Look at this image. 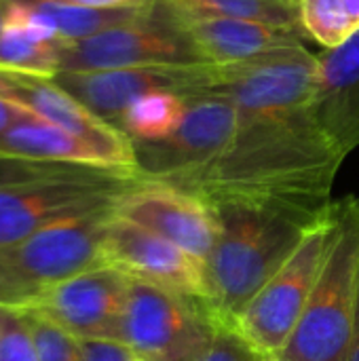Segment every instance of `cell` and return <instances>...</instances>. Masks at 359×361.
Instances as JSON below:
<instances>
[{
  "label": "cell",
  "instance_id": "29",
  "mask_svg": "<svg viewBox=\"0 0 359 361\" xmlns=\"http://www.w3.org/2000/svg\"><path fill=\"white\" fill-rule=\"evenodd\" d=\"M8 313H11V309H6V307H2V305H0V338H2V332H4V326H6Z\"/></svg>",
  "mask_w": 359,
  "mask_h": 361
},
{
  "label": "cell",
  "instance_id": "33",
  "mask_svg": "<svg viewBox=\"0 0 359 361\" xmlns=\"http://www.w3.org/2000/svg\"><path fill=\"white\" fill-rule=\"evenodd\" d=\"M298 2H300V0H298Z\"/></svg>",
  "mask_w": 359,
  "mask_h": 361
},
{
  "label": "cell",
  "instance_id": "21",
  "mask_svg": "<svg viewBox=\"0 0 359 361\" xmlns=\"http://www.w3.org/2000/svg\"><path fill=\"white\" fill-rule=\"evenodd\" d=\"M300 25L324 51L339 49L359 32V0H300Z\"/></svg>",
  "mask_w": 359,
  "mask_h": 361
},
{
  "label": "cell",
  "instance_id": "6",
  "mask_svg": "<svg viewBox=\"0 0 359 361\" xmlns=\"http://www.w3.org/2000/svg\"><path fill=\"white\" fill-rule=\"evenodd\" d=\"M148 66H209L184 15L165 0L148 2L123 25L78 40H61L59 72Z\"/></svg>",
  "mask_w": 359,
  "mask_h": 361
},
{
  "label": "cell",
  "instance_id": "28",
  "mask_svg": "<svg viewBox=\"0 0 359 361\" xmlns=\"http://www.w3.org/2000/svg\"><path fill=\"white\" fill-rule=\"evenodd\" d=\"M347 361H359V290L358 305H355V317H353V330H351V343H349V355Z\"/></svg>",
  "mask_w": 359,
  "mask_h": 361
},
{
  "label": "cell",
  "instance_id": "4",
  "mask_svg": "<svg viewBox=\"0 0 359 361\" xmlns=\"http://www.w3.org/2000/svg\"><path fill=\"white\" fill-rule=\"evenodd\" d=\"M359 290V199L334 201V235L303 317L275 361H347Z\"/></svg>",
  "mask_w": 359,
  "mask_h": 361
},
{
  "label": "cell",
  "instance_id": "10",
  "mask_svg": "<svg viewBox=\"0 0 359 361\" xmlns=\"http://www.w3.org/2000/svg\"><path fill=\"white\" fill-rule=\"evenodd\" d=\"M129 288L131 279L125 273L99 264L51 286L21 311L51 322L78 341L121 343Z\"/></svg>",
  "mask_w": 359,
  "mask_h": 361
},
{
  "label": "cell",
  "instance_id": "20",
  "mask_svg": "<svg viewBox=\"0 0 359 361\" xmlns=\"http://www.w3.org/2000/svg\"><path fill=\"white\" fill-rule=\"evenodd\" d=\"M186 15L237 17L273 25L303 27L298 0H165Z\"/></svg>",
  "mask_w": 359,
  "mask_h": 361
},
{
  "label": "cell",
  "instance_id": "13",
  "mask_svg": "<svg viewBox=\"0 0 359 361\" xmlns=\"http://www.w3.org/2000/svg\"><path fill=\"white\" fill-rule=\"evenodd\" d=\"M0 95L23 112L93 144L108 157L114 169L138 173L131 140L118 127L89 110L55 78L0 72Z\"/></svg>",
  "mask_w": 359,
  "mask_h": 361
},
{
  "label": "cell",
  "instance_id": "7",
  "mask_svg": "<svg viewBox=\"0 0 359 361\" xmlns=\"http://www.w3.org/2000/svg\"><path fill=\"white\" fill-rule=\"evenodd\" d=\"M334 235V201L322 220L229 324L258 355L275 360L294 334Z\"/></svg>",
  "mask_w": 359,
  "mask_h": 361
},
{
  "label": "cell",
  "instance_id": "8",
  "mask_svg": "<svg viewBox=\"0 0 359 361\" xmlns=\"http://www.w3.org/2000/svg\"><path fill=\"white\" fill-rule=\"evenodd\" d=\"M216 317L197 298L150 283L131 281L121 328V343L148 361H199Z\"/></svg>",
  "mask_w": 359,
  "mask_h": 361
},
{
  "label": "cell",
  "instance_id": "15",
  "mask_svg": "<svg viewBox=\"0 0 359 361\" xmlns=\"http://www.w3.org/2000/svg\"><path fill=\"white\" fill-rule=\"evenodd\" d=\"M182 15L201 55L209 66L216 68L243 63L277 49L300 47L307 38L303 27L273 25L237 17H201L186 13Z\"/></svg>",
  "mask_w": 359,
  "mask_h": 361
},
{
  "label": "cell",
  "instance_id": "14",
  "mask_svg": "<svg viewBox=\"0 0 359 361\" xmlns=\"http://www.w3.org/2000/svg\"><path fill=\"white\" fill-rule=\"evenodd\" d=\"M116 216L207 260L216 220L207 199L176 184L140 178L116 203Z\"/></svg>",
  "mask_w": 359,
  "mask_h": 361
},
{
  "label": "cell",
  "instance_id": "31",
  "mask_svg": "<svg viewBox=\"0 0 359 361\" xmlns=\"http://www.w3.org/2000/svg\"><path fill=\"white\" fill-rule=\"evenodd\" d=\"M129 361H148V360H144V357H140V355H133V353H131V360Z\"/></svg>",
  "mask_w": 359,
  "mask_h": 361
},
{
  "label": "cell",
  "instance_id": "25",
  "mask_svg": "<svg viewBox=\"0 0 359 361\" xmlns=\"http://www.w3.org/2000/svg\"><path fill=\"white\" fill-rule=\"evenodd\" d=\"M85 361H129L131 351L116 341H80Z\"/></svg>",
  "mask_w": 359,
  "mask_h": 361
},
{
  "label": "cell",
  "instance_id": "24",
  "mask_svg": "<svg viewBox=\"0 0 359 361\" xmlns=\"http://www.w3.org/2000/svg\"><path fill=\"white\" fill-rule=\"evenodd\" d=\"M199 361H267L258 355L229 324L216 322L212 341Z\"/></svg>",
  "mask_w": 359,
  "mask_h": 361
},
{
  "label": "cell",
  "instance_id": "30",
  "mask_svg": "<svg viewBox=\"0 0 359 361\" xmlns=\"http://www.w3.org/2000/svg\"><path fill=\"white\" fill-rule=\"evenodd\" d=\"M2 23H4V4L0 0V32H2Z\"/></svg>",
  "mask_w": 359,
  "mask_h": 361
},
{
  "label": "cell",
  "instance_id": "16",
  "mask_svg": "<svg viewBox=\"0 0 359 361\" xmlns=\"http://www.w3.org/2000/svg\"><path fill=\"white\" fill-rule=\"evenodd\" d=\"M315 116L347 157L359 146V32L343 47L317 55Z\"/></svg>",
  "mask_w": 359,
  "mask_h": 361
},
{
  "label": "cell",
  "instance_id": "2",
  "mask_svg": "<svg viewBox=\"0 0 359 361\" xmlns=\"http://www.w3.org/2000/svg\"><path fill=\"white\" fill-rule=\"evenodd\" d=\"M207 201L216 220L214 247L205 260L209 311L222 324L243 311L332 207L250 197Z\"/></svg>",
  "mask_w": 359,
  "mask_h": 361
},
{
  "label": "cell",
  "instance_id": "22",
  "mask_svg": "<svg viewBox=\"0 0 359 361\" xmlns=\"http://www.w3.org/2000/svg\"><path fill=\"white\" fill-rule=\"evenodd\" d=\"M30 317L38 349V361H85L78 338L34 313H30Z\"/></svg>",
  "mask_w": 359,
  "mask_h": 361
},
{
  "label": "cell",
  "instance_id": "26",
  "mask_svg": "<svg viewBox=\"0 0 359 361\" xmlns=\"http://www.w3.org/2000/svg\"><path fill=\"white\" fill-rule=\"evenodd\" d=\"M55 2L89 6V8H133V6H144L152 0H55Z\"/></svg>",
  "mask_w": 359,
  "mask_h": 361
},
{
  "label": "cell",
  "instance_id": "32",
  "mask_svg": "<svg viewBox=\"0 0 359 361\" xmlns=\"http://www.w3.org/2000/svg\"><path fill=\"white\" fill-rule=\"evenodd\" d=\"M267 361H275V360H267Z\"/></svg>",
  "mask_w": 359,
  "mask_h": 361
},
{
  "label": "cell",
  "instance_id": "12",
  "mask_svg": "<svg viewBox=\"0 0 359 361\" xmlns=\"http://www.w3.org/2000/svg\"><path fill=\"white\" fill-rule=\"evenodd\" d=\"M216 72V66H148L59 72L53 78L89 110L116 127L135 99L157 91L178 95L205 93L214 85Z\"/></svg>",
  "mask_w": 359,
  "mask_h": 361
},
{
  "label": "cell",
  "instance_id": "27",
  "mask_svg": "<svg viewBox=\"0 0 359 361\" xmlns=\"http://www.w3.org/2000/svg\"><path fill=\"white\" fill-rule=\"evenodd\" d=\"M28 112H23L21 108H17L15 104H11L8 99H4L0 95V135L4 131H8L17 121H21Z\"/></svg>",
  "mask_w": 359,
  "mask_h": 361
},
{
  "label": "cell",
  "instance_id": "5",
  "mask_svg": "<svg viewBox=\"0 0 359 361\" xmlns=\"http://www.w3.org/2000/svg\"><path fill=\"white\" fill-rule=\"evenodd\" d=\"M116 205L44 226L0 247V305L25 309L51 286L104 264V239Z\"/></svg>",
  "mask_w": 359,
  "mask_h": 361
},
{
  "label": "cell",
  "instance_id": "18",
  "mask_svg": "<svg viewBox=\"0 0 359 361\" xmlns=\"http://www.w3.org/2000/svg\"><path fill=\"white\" fill-rule=\"evenodd\" d=\"M186 97L171 91H157L135 99L118 118L116 127L131 144H152L171 135L184 118Z\"/></svg>",
  "mask_w": 359,
  "mask_h": 361
},
{
  "label": "cell",
  "instance_id": "1",
  "mask_svg": "<svg viewBox=\"0 0 359 361\" xmlns=\"http://www.w3.org/2000/svg\"><path fill=\"white\" fill-rule=\"evenodd\" d=\"M231 144L203 169L176 182L203 199L250 197L328 205L345 161L315 106L239 110ZM169 184V182H167Z\"/></svg>",
  "mask_w": 359,
  "mask_h": 361
},
{
  "label": "cell",
  "instance_id": "11",
  "mask_svg": "<svg viewBox=\"0 0 359 361\" xmlns=\"http://www.w3.org/2000/svg\"><path fill=\"white\" fill-rule=\"evenodd\" d=\"M102 256L104 264L118 269L131 281L178 292L209 307L205 262L140 224L114 214L106 231Z\"/></svg>",
  "mask_w": 359,
  "mask_h": 361
},
{
  "label": "cell",
  "instance_id": "23",
  "mask_svg": "<svg viewBox=\"0 0 359 361\" xmlns=\"http://www.w3.org/2000/svg\"><path fill=\"white\" fill-rule=\"evenodd\" d=\"M0 361H38L30 313L11 309L0 338Z\"/></svg>",
  "mask_w": 359,
  "mask_h": 361
},
{
  "label": "cell",
  "instance_id": "19",
  "mask_svg": "<svg viewBox=\"0 0 359 361\" xmlns=\"http://www.w3.org/2000/svg\"><path fill=\"white\" fill-rule=\"evenodd\" d=\"M30 2L55 27L57 36L66 40L87 38L104 30L123 25L135 19L146 6L144 4L133 8H89V6H76L55 0H30Z\"/></svg>",
  "mask_w": 359,
  "mask_h": 361
},
{
  "label": "cell",
  "instance_id": "17",
  "mask_svg": "<svg viewBox=\"0 0 359 361\" xmlns=\"http://www.w3.org/2000/svg\"><path fill=\"white\" fill-rule=\"evenodd\" d=\"M0 159L114 169L99 148L32 114H25L21 121H17L8 131L0 135Z\"/></svg>",
  "mask_w": 359,
  "mask_h": 361
},
{
  "label": "cell",
  "instance_id": "3",
  "mask_svg": "<svg viewBox=\"0 0 359 361\" xmlns=\"http://www.w3.org/2000/svg\"><path fill=\"white\" fill-rule=\"evenodd\" d=\"M140 180L138 173L0 159V247L55 222L116 205Z\"/></svg>",
  "mask_w": 359,
  "mask_h": 361
},
{
  "label": "cell",
  "instance_id": "9",
  "mask_svg": "<svg viewBox=\"0 0 359 361\" xmlns=\"http://www.w3.org/2000/svg\"><path fill=\"white\" fill-rule=\"evenodd\" d=\"M237 123L239 114L231 99L207 91L188 95L184 118L171 135L133 146L140 178L176 184L197 173L231 144Z\"/></svg>",
  "mask_w": 359,
  "mask_h": 361
}]
</instances>
